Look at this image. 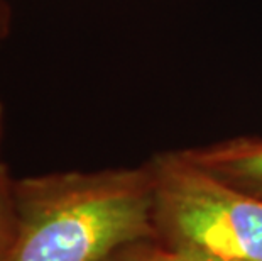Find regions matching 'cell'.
Returning <instances> with one entry per match:
<instances>
[{"instance_id":"obj_7","label":"cell","mask_w":262,"mask_h":261,"mask_svg":"<svg viewBox=\"0 0 262 261\" xmlns=\"http://www.w3.org/2000/svg\"><path fill=\"white\" fill-rule=\"evenodd\" d=\"M2 131H4V109H2V104H0V139H2ZM2 163V159H0Z\"/></svg>"},{"instance_id":"obj_3","label":"cell","mask_w":262,"mask_h":261,"mask_svg":"<svg viewBox=\"0 0 262 261\" xmlns=\"http://www.w3.org/2000/svg\"><path fill=\"white\" fill-rule=\"evenodd\" d=\"M183 153L206 173L262 200V137H232Z\"/></svg>"},{"instance_id":"obj_5","label":"cell","mask_w":262,"mask_h":261,"mask_svg":"<svg viewBox=\"0 0 262 261\" xmlns=\"http://www.w3.org/2000/svg\"><path fill=\"white\" fill-rule=\"evenodd\" d=\"M15 232V215L12 202V178L4 161L0 163V261H5Z\"/></svg>"},{"instance_id":"obj_4","label":"cell","mask_w":262,"mask_h":261,"mask_svg":"<svg viewBox=\"0 0 262 261\" xmlns=\"http://www.w3.org/2000/svg\"><path fill=\"white\" fill-rule=\"evenodd\" d=\"M103 261H233L200 249L174 246L156 237L139 239L117 249Z\"/></svg>"},{"instance_id":"obj_2","label":"cell","mask_w":262,"mask_h":261,"mask_svg":"<svg viewBox=\"0 0 262 261\" xmlns=\"http://www.w3.org/2000/svg\"><path fill=\"white\" fill-rule=\"evenodd\" d=\"M154 237L233 261H262V200L215 178L180 151L149 161Z\"/></svg>"},{"instance_id":"obj_6","label":"cell","mask_w":262,"mask_h":261,"mask_svg":"<svg viewBox=\"0 0 262 261\" xmlns=\"http://www.w3.org/2000/svg\"><path fill=\"white\" fill-rule=\"evenodd\" d=\"M10 29V9L5 0H0V41H4Z\"/></svg>"},{"instance_id":"obj_1","label":"cell","mask_w":262,"mask_h":261,"mask_svg":"<svg viewBox=\"0 0 262 261\" xmlns=\"http://www.w3.org/2000/svg\"><path fill=\"white\" fill-rule=\"evenodd\" d=\"M15 232L5 261H103L154 237L149 163L12 178Z\"/></svg>"}]
</instances>
